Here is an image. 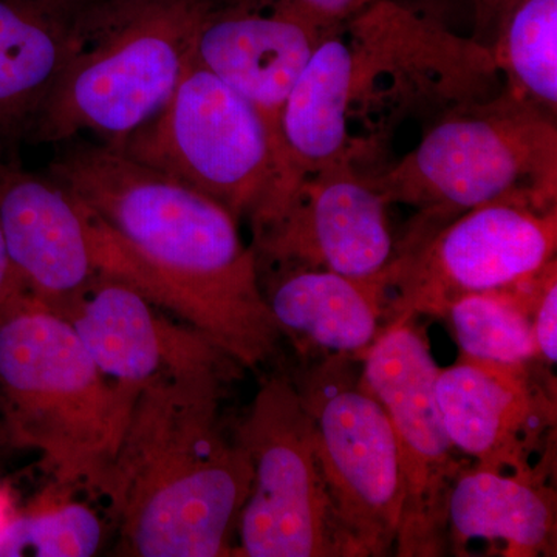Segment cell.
Wrapping results in <instances>:
<instances>
[{
    "mask_svg": "<svg viewBox=\"0 0 557 557\" xmlns=\"http://www.w3.org/2000/svg\"><path fill=\"white\" fill-rule=\"evenodd\" d=\"M57 146L47 174L87 209L97 276L134 288L244 369L276 357L284 335L228 209L106 143Z\"/></svg>",
    "mask_w": 557,
    "mask_h": 557,
    "instance_id": "cell-1",
    "label": "cell"
},
{
    "mask_svg": "<svg viewBox=\"0 0 557 557\" xmlns=\"http://www.w3.org/2000/svg\"><path fill=\"white\" fill-rule=\"evenodd\" d=\"M497 73L490 49L394 0L333 25L282 109L273 174L252 225L273 218L307 175L375 157L406 116L491 98Z\"/></svg>",
    "mask_w": 557,
    "mask_h": 557,
    "instance_id": "cell-2",
    "label": "cell"
},
{
    "mask_svg": "<svg viewBox=\"0 0 557 557\" xmlns=\"http://www.w3.org/2000/svg\"><path fill=\"white\" fill-rule=\"evenodd\" d=\"M240 376L174 373L146 384L98 491L109 498L123 555H233L252 467L226 437L220 401Z\"/></svg>",
    "mask_w": 557,
    "mask_h": 557,
    "instance_id": "cell-3",
    "label": "cell"
},
{
    "mask_svg": "<svg viewBox=\"0 0 557 557\" xmlns=\"http://www.w3.org/2000/svg\"><path fill=\"white\" fill-rule=\"evenodd\" d=\"M138 392L109 380L69 319L27 298L0 311V397L11 440L58 485L97 490Z\"/></svg>",
    "mask_w": 557,
    "mask_h": 557,
    "instance_id": "cell-4",
    "label": "cell"
},
{
    "mask_svg": "<svg viewBox=\"0 0 557 557\" xmlns=\"http://www.w3.org/2000/svg\"><path fill=\"white\" fill-rule=\"evenodd\" d=\"M388 205L417 209L408 247L469 209L522 199L557 208L556 116L498 91L446 110L394 168L370 175Z\"/></svg>",
    "mask_w": 557,
    "mask_h": 557,
    "instance_id": "cell-5",
    "label": "cell"
},
{
    "mask_svg": "<svg viewBox=\"0 0 557 557\" xmlns=\"http://www.w3.org/2000/svg\"><path fill=\"white\" fill-rule=\"evenodd\" d=\"M211 0H102L89 40L65 70L28 141L94 134L120 148L177 89Z\"/></svg>",
    "mask_w": 557,
    "mask_h": 557,
    "instance_id": "cell-6",
    "label": "cell"
},
{
    "mask_svg": "<svg viewBox=\"0 0 557 557\" xmlns=\"http://www.w3.org/2000/svg\"><path fill=\"white\" fill-rule=\"evenodd\" d=\"M237 438L252 467L237 537L247 557H359L319 461L309 412L295 381H263Z\"/></svg>",
    "mask_w": 557,
    "mask_h": 557,
    "instance_id": "cell-7",
    "label": "cell"
},
{
    "mask_svg": "<svg viewBox=\"0 0 557 557\" xmlns=\"http://www.w3.org/2000/svg\"><path fill=\"white\" fill-rule=\"evenodd\" d=\"M116 149L239 220L269 189L276 141L247 98L190 61L164 108Z\"/></svg>",
    "mask_w": 557,
    "mask_h": 557,
    "instance_id": "cell-8",
    "label": "cell"
},
{
    "mask_svg": "<svg viewBox=\"0 0 557 557\" xmlns=\"http://www.w3.org/2000/svg\"><path fill=\"white\" fill-rule=\"evenodd\" d=\"M556 249L557 208L504 199L469 209L423 240L395 249L384 271L383 333L417 317L445 318L463 296L512 287L556 259Z\"/></svg>",
    "mask_w": 557,
    "mask_h": 557,
    "instance_id": "cell-9",
    "label": "cell"
},
{
    "mask_svg": "<svg viewBox=\"0 0 557 557\" xmlns=\"http://www.w3.org/2000/svg\"><path fill=\"white\" fill-rule=\"evenodd\" d=\"M293 381L313 424L330 496L359 557L394 555L401 468L386 410L362 380L361 359L325 355Z\"/></svg>",
    "mask_w": 557,
    "mask_h": 557,
    "instance_id": "cell-10",
    "label": "cell"
},
{
    "mask_svg": "<svg viewBox=\"0 0 557 557\" xmlns=\"http://www.w3.org/2000/svg\"><path fill=\"white\" fill-rule=\"evenodd\" d=\"M412 321L386 330L361 358L366 386L386 410L401 468L403 507L395 556L449 552L448 500L468 468L454 446L437 398L438 366Z\"/></svg>",
    "mask_w": 557,
    "mask_h": 557,
    "instance_id": "cell-11",
    "label": "cell"
},
{
    "mask_svg": "<svg viewBox=\"0 0 557 557\" xmlns=\"http://www.w3.org/2000/svg\"><path fill=\"white\" fill-rule=\"evenodd\" d=\"M531 362L461 355L456 364L440 369L438 406L454 446L475 467L548 480L556 386Z\"/></svg>",
    "mask_w": 557,
    "mask_h": 557,
    "instance_id": "cell-12",
    "label": "cell"
},
{
    "mask_svg": "<svg viewBox=\"0 0 557 557\" xmlns=\"http://www.w3.org/2000/svg\"><path fill=\"white\" fill-rule=\"evenodd\" d=\"M387 207L369 174L333 164L307 175L273 218L252 226V249L278 269L381 277L397 249Z\"/></svg>",
    "mask_w": 557,
    "mask_h": 557,
    "instance_id": "cell-13",
    "label": "cell"
},
{
    "mask_svg": "<svg viewBox=\"0 0 557 557\" xmlns=\"http://www.w3.org/2000/svg\"><path fill=\"white\" fill-rule=\"evenodd\" d=\"M330 27L298 0H211L193 61L247 98L277 146L285 101Z\"/></svg>",
    "mask_w": 557,
    "mask_h": 557,
    "instance_id": "cell-14",
    "label": "cell"
},
{
    "mask_svg": "<svg viewBox=\"0 0 557 557\" xmlns=\"http://www.w3.org/2000/svg\"><path fill=\"white\" fill-rule=\"evenodd\" d=\"M0 230L27 295L67 319L97 277L83 201L49 174L0 159Z\"/></svg>",
    "mask_w": 557,
    "mask_h": 557,
    "instance_id": "cell-15",
    "label": "cell"
},
{
    "mask_svg": "<svg viewBox=\"0 0 557 557\" xmlns=\"http://www.w3.org/2000/svg\"><path fill=\"white\" fill-rule=\"evenodd\" d=\"M157 310L123 282L97 276L67 319L101 372L132 391L174 373L240 376L244 368L218 344Z\"/></svg>",
    "mask_w": 557,
    "mask_h": 557,
    "instance_id": "cell-16",
    "label": "cell"
},
{
    "mask_svg": "<svg viewBox=\"0 0 557 557\" xmlns=\"http://www.w3.org/2000/svg\"><path fill=\"white\" fill-rule=\"evenodd\" d=\"M102 0H0V157L28 141L65 70L89 40Z\"/></svg>",
    "mask_w": 557,
    "mask_h": 557,
    "instance_id": "cell-17",
    "label": "cell"
},
{
    "mask_svg": "<svg viewBox=\"0 0 557 557\" xmlns=\"http://www.w3.org/2000/svg\"><path fill=\"white\" fill-rule=\"evenodd\" d=\"M267 302L282 335L302 355L361 359L383 333L388 293L384 274L355 278L324 270L278 269Z\"/></svg>",
    "mask_w": 557,
    "mask_h": 557,
    "instance_id": "cell-18",
    "label": "cell"
},
{
    "mask_svg": "<svg viewBox=\"0 0 557 557\" xmlns=\"http://www.w3.org/2000/svg\"><path fill=\"white\" fill-rule=\"evenodd\" d=\"M557 502L548 480L468 467L448 500L449 552L469 542L502 544L508 557L555 556Z\"/></svg>",
    "mask_w": 557,
    "mask_h": 557,
    "instance_id": "cell-19",
    "label": "cell"
},
{
    "mask_svg": "<svg viewBox=\"0 0 557 557\" xmlns=\"http://www.w3.org/2000/svg\"><path fill=\"white\" fill-rule=\"evenodd\" d=\"M505 94L557 113V0H516L491 47Z\"/></svg>",
    "mask_w": 557,
    "mask_h": 557,
    "instance_id": "cell-20",
    "label": "cell"
},
{
    "mask_svg": "<svg viewBox=\"0 0 557 557\" xmlns=\"http://www.w3.org/2000/svg\"><path fill=\"white\" fill-rule=\"evenodd\" d=\"M541 271L512 287L463 296L449 307L445 318L461 355L497 362L539 359L531 306Z\"/></svg>",
    "mask_w": 557,
    "mask_h": 557,
    "instance_id": "cell-21",
    "label": "cell"
},
{
    "mask_svg": "<svg viewBox=\"0 0 557 557\" xmlns=\"http://www.w3.org/2000/svg\"><path fill=\"white\" fill-rule=\"evenodd\" d=\"M102 523L86 505L69 504L11 519L0 534V556L89 557L100 549Z\"/></svg>",
    "mask_w": 557,
    "mask_h": 557,
    "instance_id": "cell-22",
    "label": "cell"
},
{
    "mask_svg": "<svg viewBox=\"0 0 557 557\" xmlns=\"http://www.w3.org/2000/svg\"><path fill=\"white\" fill-rule=\"evenodd\" d=\"M557 265L553 259L539 274L536 293L531 306L534 339H536L539 358L547 366L557 361Z\"/></svg>",
    "mask_w": 557,
    "mask_h": 557,
    "instance_id": "cell-23",
    "label": "cell"
},
{
    "mask_svg": "<svg viewBox=\"0 0 557 557\" xmlns=\"http://www.w3.org/2000/svg\"><path fill=\"white\" fill-rule=\"evenodd\" d=\"M516 0H474L475 24L472 39L491 50Z\"/></svg>",
    "mask_w": 557,
    "mask_h": 557,
    "instance_id": "cell-24",
    "label": "cell"
},
{
    "mask_svg": "<svg viewBox=\"0 0 557 557\" xmlns=\"http://www.w3.org/2000/svg\"><path fill=\"white\" fill-rule=\"evenodd\" d=\"M298 2L310 10L318 20L327 25H336L355 16L375 0H298Z\"/></svg>",
    "mask_w": 557,
    "mask_h": 557,
    "instance_id": "cell-25",
    "label": "cell"
},
{
    "mask_svg": "<svg viewBox=\"0 0 557 557\" xmlns=\"http://www.w3.org/2000/svg\"><path fill=\"white\" fill-rule=\"evenodd\" d=\"M25 296H28L27 292L14 274L9 256H7L5 244H3L2 230H0V311Z\"/></svg>",
    "mask_w": 557,
    "mask_h": 557,
    "instance_id": "cell-26",
    "label": "cell"
},
{
    "mask_svg": "<svg viewBox=\"0 0 557 557\" xmlns=\"http://www.w3.org/2000/svg\"><path fill=\"white\" fill-rule=\"evenodd\" d=\"M13 518L14 516L11 515L10 498L0 490V534L3 533V530H5Z\"/></svg>",
    "mask_w": 557,
    "mask_h": 557,
    "instance_id": "cell-27",
    "label": "cell"
},
{
    "mask_svg": "<svg viewBox=\"0 0 557 557\" xmlns=\"http://www.w3.org/2000/svg\"><path fill=\"white\" fill-rule=\"evenodd\" d=\"M0 159H2V157H0Z\"/></svg>",
    "mask_w": 557,
    "mask_h": 557,
    "instance_id": "cell-28",
    "label": "cell"
}]
</instances>
